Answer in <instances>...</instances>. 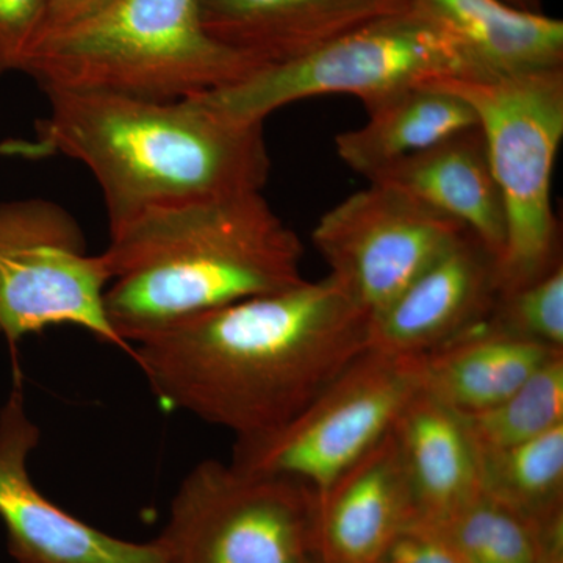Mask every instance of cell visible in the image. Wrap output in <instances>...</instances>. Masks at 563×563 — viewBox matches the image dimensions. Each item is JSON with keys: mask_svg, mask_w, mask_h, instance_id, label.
<instances>
[{"mask_svg": "<svg viewBox=\"0 0 563 563\" xmlns=\"http://www.w3.org/2000/svg\"><path fill=\"white\" fill-rule=\"evenodd\" d=\"M41 440L20 377L0 410V520L21 563H163L157 542L118 539L55 506L33 484L29 457Z\"/></svg>", "mask_w": 563, "mask_h": 563, "instance_id": "cell-11", "label": "cell"}, {"mask_svg": "<svg viewBox=\"0 0 563 563\" xmlns=\"http://www.w3.org/2000/svg\"><path fill=\"white\" fill-rule=\"evenodd\" d=\"M421 390V355L368 347L287 424L236 440L233 465L291 477L320 496L391 431Z\"/></svg>", "mask_w": 563, "mask_h": 563, "instance_id": "cell-8", "label": "cell"}, {"mask_svg": "<svg viewBox=\"0 0 563 563\" xmlns=\"http://www.w3.org/2000/svg\"><path fill=\"white\" fill-rule=\"evenodd\" d=\"M413 521L412 495L390 431L317 496L318 559L322 563H376Z\"/></svg>", "mask_w": 563, "mask_h": 563, "instance_id": "cell-14", "label": "cell"}, {"mask_svg": "<svg viewBox=\"0 0 563 563\" xmlns=\"http://www.w3.org/2000/svg\"><path fill=\"white\" fill-rule=\"evenodd\" d=\"M312 563H322V562L320 561V559H318V555H317V558L313 559Z\"/></svg>", "mask_w": 563, "mask_h": 563, "instance_id": "cell-29", "label": "cell"}, {"mask_svg": "<svg viewBox=\"0 0 563 563\" xmlns=\"http://www.w3.org/2000/svg\"><path fill=\"white\" fill-rule=\"evenodd\" d=\"M303 246L262 191L157 207L110 231L106 312L122 347L302 284Z\"/></svg>", "mask_w": 563, "mask_h": 563, "instance_id": "cell-2", "label": "cell"}, {"mask_svg": "<svg viewBox=\"0 0 563 563\" xmlns=\"http://www.w3.org/2000/svg\"><path fill=\"white\" fill-rule=\"evenodd\" d=\"M429 528L463 563H563V517L537 525L483 490Z\"/></svg>", "mask_w": 563, "mask_h": 563, "instance_id": "cell-20", "label": "cell"}, {"mask_svg": "<svg viewBox=\"0 0 563 563\" xmlns=\"http://www.w3.org/2000/svg\"><path fill=\"white\" fill-rule=\"evenodd\" d=\"M463 232L417 199L368 184L325 211L312 240L329 274L373 320Z\"/></svg>", "mask_w": 563, "mask_h": 563, "instance_id": "cell-10", "label": "cell"}, {"mask_svg": "<svg viewBox=\"0 0 563 563\" xmlns=\"http://www.w3.org/2000/svg\"><path fill=\"white\" fill-rule=\"evenodd\" d=\"M472 107L506 210L499 292L562 262L551 180L563 136V68L433 81Z\"/></svg>", "mask_w": 563, "mask_h": 563, "instance_id": "cell-5", "label": "cell"}, {"mask_svg": "<svg viewBox=\"0 0 563 563\" xmlns=\"http://www.w3.org/2000/svg\"><path fill=\"white\" fill-rule=\"evenodd\" d=\"M563 351L499 331L488 322L421 355V391L462 415L509 398Z\"/></svg>", "mask_w": 563, "mask_h": 563, "instance_id": "cell-17", "label": "cell"}, {"mask_svg": "<svg viewBox=\"0 0 563 563\" xmlns=\"http://www.w3.org/2000/svg\"><path fill=\"white\" fill-rule=\"evenodd\" d=\"M463 418L477 450L528 442L563 424V354L503 402Z\"/></svg>", "mask_w": 563, "mask_h": 563, "instance_id": "cell-22", "label": "cell"}, {"mask_svg": "<svg viewBox=\"0 0 563 563\" xmlns=\"http://www.w3.org/2000/svg\"><path fill=\"white\" fill-rule=\"evenodd\" d=\"M376 563H463L435 529L410 523L385 548Z\"/></svg>", "mask_w": 563, "mask_h": 563, "instance_id": "cell-25", "label": "cell"}, {"mask_svg": "<svg viewBox=\"0 0 563 563\" xmlns=\"http://www.w3.org/2000/svg\"><path fill=\"white\" fill-rule=\"evenodd\" d=\"M366 113L365 124L335 136L339 157L366 180L385 166L477 128L468 103L432 85L388 96L368 107Z\"/></svg>", "mask_w": 563, "mask_h": 563, "instance_id": "cell-19", "label": "cell"}, {"mask_svg": "<svg viewBox=\"0 0 563 563\" xmlns=\"http://www.w3.org/2000/svg\"><path fill=\"white\" fill-rule=\"evenodd\" d=\"M499 296L498 261L461 233L372 320L369 347L426 355L487 322Z\"/></svg>", "mask_w": 563, "mask_h": 563, "instance_id": "cell-12", "label": "cell"}, {"mask_svg": "<svg viewBox=\"0 0 563 563\" xmlns=\"http://www.w3.org/2000/svg\"><path fill=\"white\" fill-rule=\"evenodd\" d=\"M52 0H0V76L22 73L46 31Z\"/></svg>", "mask_w": 563, "mask_h": 563, "instance_id": "cell-24", "label": "cell"}, {"mask_svg": "<svg viewBox=\"0 0 563 563\" xmlns=\"http://www.w3.org/2000/svg\"><path fill=\"white\" fill-rule=\"evenodd\" d=\"M372 318L329 274L173 322L132 343L165 409L235 433L287 424L369 347Z\"/></svg>", "mask_w": 563, "mask_h": 563, "instance_id": "cell-1", "label": "cell"}, {"mask_svg": "<svg viewBox=\"0 0 563 563\" xmlns=\"http://www.w3.org/2000/svg\"><path fill=\"white\" fill-rule=\"evenodd\" d=\"M111 276L79 222L49 199L0 202V335L10 344L58 325L121 346L106 312Z\"/></svg>", "mask_w": 563, "mask_h": 563, "instance_id": "cell-9", "label": "cell"}, {"mask_svg": "<svg viewBox=\"0 0 563 563\" xmlns=\"http://www.w3.org/2000/svg\"><path fill=\"white\" fill-rule=\"evenodd\" d=\"M107 2L109 0H52L44 35L87 16V14L98 10L99 7L106 5Z\"/></svg>", "mask_w": 563, "mask_h": 563, "instance_id": "cell-26", "label": "cell"}, {"mask_svg": "<svg viewBox=\"0 0 563 563\" xmlns=\"http://www.w3.org/2000/svg\"><path fill=\"white\" fill-rule=\"evenodd\" d=\"M317 495L291 477L198 463L158 537L163 563H312Z\"/></svg>", "mask_w": 563, "mask_h": 563, "instance_id": "cell-7", "label": "cell"}, {"mask_svg": "<svg viewBox=\"0 0 563 563\" xmlns=\"http://www.w3.org/2000/svg\"><path fill=\"white\" fill-rule=\"evenodd\" d=\"M487 76L444 29L417 9L362 25L295 60L266 66L221 90L192 96L243 124H263L288 103L351 95L365 109L444 79Z\"/></svg>", "mask_w": 563, "mask_h": 563, "instance_id": "cell-6", "label": "cell"}, {"mask_svg": "<svg viewBox=\"0 0 563 563\" xmlns=\"http://www.w3.org/2000/svg\"><path fill=\"white\" fill-rule=\"evenodd\" d=\"M0 155L2 157H21L29 161H36L38 150L32 140H7L0 143Z\"/></svg>", "mask_w": 563, "mask_h": 563, "instance_id": "cell-27", "label": "cell"}, {"mask_svg": "<svg viewBox=\"0 0 563 563\" xmlns=\"http://www.w3.org/2000/svg\"><path fill=\"white\" fill-rule=\"evenodd\" d=\"M415 521L437 526L481 492L479 459L465 418L421 390L391 428Z\"/></svg>", "mask_w": 563, "mask_h": 563, "instance_id": "cell-16", "label": "cell"}, {"mask_svg": "<svg viewBox=\"0 0 563 563\" xmlns=\"http://www.w3.org/2000/svg\"><path fill=\"white\" fill-rule=\"evenodd\" d=\"M368 184L417 199L476 236L496 261L506 244V210L479 125L385 166Z\"/></svg>", "mask_w": 563, "mask_h": 563, "instance_id": "cell-15", "label": "cell"}, {"mask_svg": "<svg viewBox=\"0 0 563 563\" xmlns=\"http://www.w3.org/2000/svg\"><path fill=\"white\" fill-rule=\"evenodd\" d=\"M481 490L533 523L563 515V424L512 446L477 450Z\"/></svg>", "mask_w": 563, "mask_h": 563, "instance_id": "cell-21", "label": "cell"}, {"mask_svg": "<svg viewBox=\"0 0 563 563\" xmlns=\"http://www.w3.org/2000/svg\"><path fill=\"white\" fill-rule=\"evenodd\" d=\"M487 76L563 68V22L504 0H413Z\"/></svg>", "mask_w": 563, "mask_h": 563, "instance_id": "cell-18", "label": "cell"}, {"mask_svg": "<svg viewBox=\"0 0 563 563\" xmlns=\"http://www.w3.org/2000/svg\"><path fill=\"white\" fill-rule=\"evenodd\" d=\"M488 324L529 342L563 351V265L499 292Z\"/></svg>", "mask_w": 563, "mask_h": 563, "instance_id": "cell-23", "label": "cell"}, {"mask_svg": "<svg viewBox=\"0 0 563 563\" xmlns=\"http://www.w3.org/2000/svg\"><path fill=\"white\" fill-rule=\"evenodd\" d=\"M46 96L36 140L90 169L110 231L157 207L262 191L272 174L263 124L228 120L198 98Z\"/></svg>", "mask_w": 563, "mask_h": 563, "instance_id": "cell-3", "label": "cell"}, {"mask_svg": "<svg viewBox=\"0 0 563 563\" xmlns=\"http://www.w3.org/2000/svg\"><path fill=\"white\" fill-rule=\"evenodd\" d=\"M262 69L203 27L201 0H109L43 36L22 74L44 92L180 101Z\"/></svg>", "mask_w": 563, "mask_h": 563, "instance_id": "cell-4", "label": "cell"}, {"mask_svg": "<svg viewBox=\"0 0 563 563\" xmlns=\"http://www.w3.org/2000/svg\"><path fill=\"white\" fill-rule=\"evenodd\" d=\"M510 5L518 7V9L536 11L537 0H504Z\"/></svg>", "mask_w": 563, "mask_h": 563, "instance_id": "cell-28", "label": "cell"}, {"mask_svg": "<svg viewBox=\"0 0 563 563\" xmlns=\"http://www.w3.org/2000/svg\"><path fill=\"white\" fill-rule=\"evenodd\" d=\"M412 9L413 0H201L206 31L261 68Z\"/></svg>", "mask_w": 563, "mask_h": 563, "instance_id": "cell-13", "label": "cell"}]
</instances>
